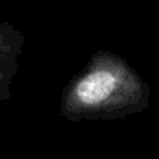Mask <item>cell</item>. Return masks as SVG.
Segmentation results:
<instances>
[{
	"instance_id": "cell-2",
	"label": "cell",
	"mask_w": 159,
	"mask_h": 159,
	"mask_svg": "<svg viewBox=\"0 0 159 159\" xmlns=\"http://www.w3.org/2000/svg\"><path fill=\"white\" fill-rule=\"evenodd\" d=\"M25 38L10 22H0V102L11 96V84L20 70Z\"/></svg>"
},
{
	"instance_id": "cell-1",
	"label": "cell",
	"mask_w": 159,
	"mask_h": 159,
	"mask_svg": "<svg viewBox=\"0 0 159 159\" xmlns=\"http://www.w3.org/2000/svg\"><path fill=\"white\" fill-rule=\"evenodd\" d=\"M151 88L121 56L99 49L63 88L60 115L70 121L117 120L149 106Z\"/></svg>"
}]
</instances>
